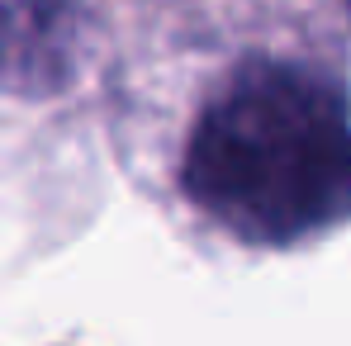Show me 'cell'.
Returning <instances> with one entry per match:
<instances>
[{
	"instance_id": "6da1fadb",
	"label": "cell",
	"mask_w": 351,
	"mask_h": 346,
	"mask_svg": "<svg viewBox=\"0 0 351 346\" xmlns=\"http://www.w3.org/2000/svg\"><path fill=\"white\" fill-rule=\"evenodd\" d=\"M190 199L242 242L285 247L351 219V100L304 62L252 58L185 147Z\"/></svg>"
},
{
	"instance_id": "7a4b0ae2",
	"label": "cell",
	"mask_w": 351,
	"mask_h": 346,
	"mask_svg": "<svg viewBox=\"0 0 351 346\" xmlns=\"http://www.w3.org/2000/svg\"><path fill=\"white\" fill-rule=\"evenodd\" d=\"M76 0H0V86H62L76 66Z\"/></svg>"
}]
</instances>
